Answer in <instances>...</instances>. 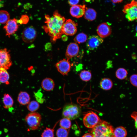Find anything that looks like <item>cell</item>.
I'll use <instances>...</instances> for the list:
<instances>
[{
  "instance_id": "cell-1",
  "label": "cell",
  "mask_w": 137,
  "mask_h": 137,
  "mask_svg": "<svg viewBox=\"0 0 137 137\" xmlns=\"http://www.w3.org/2000/svg\"><path fill=\"white\" fill-rule=\"evenodd\" d=\"M45 18L46 25L43 28L50 37L52 42H55L57 39L61 38L63 34L62 27L65 19L57 10L54 12L53 16L50 17L46 15Z\"/></svg>"
},
{
  "instance_id": "cell-2",
  "label": "cell",
  "mask_w": 137,
  "mask_h": 137,
  "mask_svg": "<svg viewBox=\"0 0 137 137\" xmlns=\"http://www.w3.org/2000/svg\"><path fill=\"white\" fill-rule=\"evenodd\" d=\"M113 126L107 122L101 121L91 128L90 132L93 137H115Z\"/></svg>"
},
{
  "instance_id": "cell-3",
  "label": "cell",
  "mask_w": 137,
  "mask_h": 137,
  "mask_svg": "<svg viewBox=\"0 0 137 137\" xmlns=\"http://www.w3.org/2000/svg\"><path fill=\"white\" fill-rule=\"evenodd\" d=\"M81 109L79 106L72 104H69L64 107L62 112L63 118H67L70 120L76 119L80 115Z\"/></svg>"
},
{
  "instance_id": "cell-4",
  "label": "cell",
  "mask_w": 137,
  "mask_h": 137,
  "mask_svg": "<svg viewBox=\"0 0 137 137\" xmlns=\"http://www.w3.org/2000/svg\"><path fill=\"white\" fill-rule=\"evenodd\" d=\"M41 119V115L35 112L28 113L25 117V120L30 129L34 130L38 128Z\"/></svg>"
},
{
  "instance_id": "cell-5",
  "label": "cell",
  "mask_w": 137,
  "mask_h": 137,
  "mask_svg": "<svg viewBox=\"0 0 137 137\" xmlns=\"http://www.w3.org/2000/svg\"><path fill=\"white\" fill-rule=\"evenodd\" d=\"M123 11L125 14V17L128 21L137 20V1L132 0L130 3L126 5Z\"/></svg>"
},
{
  "instance_id": "cell-6",
  "label": "cell",
  "mask_w": 137,
  "mask_h": 137,
  "mask_svg": "<svg viewBox=\"0 0 137 137\" xmlns=\"http://www.w3.org/2000/svg\"><path fill=\"white\" fill-rule=\"evenodd\" d=\"M101 120L98 115L92 111H89L84 115L83 123L86 127L92 128L97 125Z\"/></svg>"
},
{
  "instance_id": "cell-7",
  "label": "cell",
  "mask_w": 137,
  "mask_h": 137,
  "mask_svg": "<svg viewBox=\"0 0 137 137\" xmlns=\"http://www.w3.org/2000/svg\"><path fill=\"white\" fill-rule=\"evenodd\" d=\"M12 63L9 52L6 48L0 49V68L8 69Z\"/></svg>"
},
{
  "instance_id": "cell-8",
  "label": "cell",
  "mask_w": 137,
  "mask_h": 137,
  "mask_svg": "<svg viewBox=\"0 0 137 137\" xmlns=\"http://www.w3.org/2000/svg\"><path fill=\"white\" fill-rule=\"evenodd\" d=\"M77 24L72 20H67L62 26V30L63 34L68 36L74 35L77 31Z\"/></svg>"
},
{
  "instance_id": "cell-9",
  "label": "cell",
  "mask_w": 137,
  "mask_h": 137,
  "mask_svg": "<svg viewBox=\"0 0 137 137\" xmlns=\"http://www.w3.org/2000/svg\"><path fill=\"white\" fill-rule=\"evenodd\" d=\"M36 36V31L35 28L31 26L25 28L22 34L23 40L24 42L28 43L33 42Z\"/></svg>"
},
{
  "instance_id": "cell-10",
  "label": "cell",
  "mask_w": 137,
  "mask_h": 137,
  "mask_svg": "<svg viewBox=\"0 0 137 137\" xmlns=\"http://www.w3.org/2000/svg\"><path fill=\"white\" fill-rule=\"evenodd\" d=\"M17 20L15 18L9 20L3 27L6 32V36L9 38L10 35L15 33L18 28L19 25Z\"/></svg>"
},
{
  "instance_id": "cell-11",
  "label": "cell",
  "mask_w": 137,
  "mask_h": 137,
  "mask_svg": "<svg viewBox=\"0 0 137 137\" xmlns=\"http://www.w3.org/2000/svg\"><path fill=\"white\" fill-rule=\"evenodd\" d=\"M104 41L103 38L99 36L92 35L88 39L86 46L89 50H92L97 48Z\"/></svg>"
},
{
  "instance_id": "cell-12",
  "label": "cell",
  "mask_w": 137,
  "mask_h": 137,
  "mask_svg": "<svg viewBox=\"0 0 137 137\" xmlns=\"http://www.w3.org/2000/svg\"><path fill=\"white\" fill-rule=\"evenodd\" d=\"M58 71L63 75H67L70 71L71 65L69 60L63 59L60 61L56 64Z\"/></svg>"
},
{
  "instance_id": "cell-13",
  "label": "cell",
  "mask_w": 137,
  "mask_h": 137,
  "mask_svg": "<svg viewBox=\"0 0 137 137\" xmlns=\"http://www.w3.org/2000/svg\"><path fill=\"white\" fill-rule=\"evenodd\" d=\"M87 8L85 5H76L71 6L70 12L73 17L79 18L84 15Z\"/></svg>"
},
{
  "instance_id": "cell-14",
  "label": "cell",
  "mask_w": 137,
  "mask_h": 137,
  "mask_svg": "<svg viewBox=\"0 0 137 137\" xmlns=\"http://www.w3.org/2000/svg\"><path fill=\"white\" fill-rule=\"evenodd\" d=\"M97 32L99 37L102 38H105L111 34V28L107 23H103L98 26L97 29Z\"/></svg>"
},
{
  "instance_id": "cell-15",
  "label": "cell",
  "mask_w": 137,
  "mask_h": 137,
  "mask_svg": "<svg viewBox=\"0 0 137 137\" xmlns=\"http://www.w3.org/2000/svg\"><path fill=\"white\" fill-rule=\"evenodd\" d=\"M79 50V47L77 43H70L67 47L65 53V56L67 59L69 60L77 56Z\"/></svg>"
},
{
  "instance_id": "cell-16",
  "label": "cell",
  "mask_w": 137,
  "mask_h": 137,
  "mask_svg": "<svg viewBox=\"0 0 137 137\" xmlns=\"http://www.w3.org/2000/svg\"><path fill=\"white\" fill-rule=\"evenodd\" d=\"M55 85L54 82L52 79L47 78L42 81L41 85L44 90L47 91H50L53 89Z\"/></svg>"
},
{
  "instance_id": "cell-17",
  "label": "cell",
  "mask_w": 137,
  "mask_h": 137,
  "mask_svg": "<svg viewBox=\"0 0 137 137\" xmlns=\"http://www.w3.org/2000/svg\"><path fill=\"white\" fill-rule=\"evenodd\" d=\"M30 97L29 94L25 91H21L19 93L17 100L21 105H25L30 102Z\"/></svg>"
},
{
  "instance_id": "cell-18",
  "label": "cell",
  "mask_w": 137,
  "mask_h": 137,
  "mask_svg": "<svg viewBox=\"0 0 137 137\" xmlns=\"http://www.w3.org/2000/svg\"><path fill=\"white\" fill-rule=\"evenodd\" d=\"M2 101L5 108L9 109L12 107L14 103L13 100L11 96L8 94H4Z\"/></svg>"
},
{
  "instance_id": "cell-19",
  "label": "cell",
  "mask_w": 137,
  "mask_h": 137,
  "mask_svg": "<svg viewBox=\"0 0 137 137\" xmlns=\"http://www.w3.org/2000/svg\"><path fill=\"white\" fill-rule=\"evenodd\" d=\"M113 83L112 81L109 78H104L100 81V86L101 88L105 90H108L112 87Z\"/></svg>"
},
{
  "instance_id": "cell-20",
  "label": "cell",
  "mask_w": 137,
  "mask_h": 137,
  "mask_svg": "<svg viewBox=\"0 0 137 137\" xmlns=\"http://www.w3.org/2000/svg\"><path fill=\"white\" fill-rule=\"evenodd\" d=\"M96 15L97 13L95 10L91 8H87L84 14V17L85 19L91 21L96 19Z\"/></svg>"
},
{
  "instance_id": "cell-21",
  "label": "cell",
  "mask_w": 137,
  "mask_h": 137,
  "mask_svg": "<svg viewBox=\"0 0 137 137\" xmlns=\"http://www.w3.org/2000/svg\"><path fill=\"white\" fill-rule=\"evenodd\" d=\"M114 134L115 137H126L127 132L124 127L119 126L114 129Z\"/></svg>"
},
{
  "instance_id": "cell-22",
  "label": "cell",
  "mask_w": 137,
  "mask_h": 137,
  "mask_svg": "<svg viewBox=\"0 0 137 137\" xmlns=\"http://www.w3.org/2000/svg\"><path fill=\"white\" fill-rule=\"evenodd\" d=\"M9 75L7 70L0 68V82L3 83H8Z\"/></svg>"
},
{
  "instance_id": "cell-23",
  "label": "cell",
  "mask_w": 137,
  "mask_h": 137,
  "mask_svg": "<svg viewBox=\"0 0 137 137\" xmlns=\"http://www.w3.org/2000/svg\"><path fill=\"white\" fill-rule=\"evenodd\" d=\"M59 122H57L52 128L46 127L42 133L41 137H54V128Z\"/></svg>"
},
{
  "instance_id": "cell-24",
  "label": "cell",
  "mask_w": 137,
  "mask_h": 137,
  "mask_svg": "<svg viewBox=\"0 0 137 137\" xmlns=\"http://www.w3.org/2000/svg\"><path fill=\"white\" fill-rule=\"evenodd\" d=\"M128 73L127 70L124 68H120L118 69L116 72V77L120 80H123L127 77Z\"/></svg>"
},
{
  "instance_id": "cell-25",
  "label": "cell",
  "mask_w": 137,
  "mask_h": 137,
  "mask_svg": "<svg viewBox=\"0 0 137 137\" xmlns=\"http://www.w3.org/2000/svg\"><path fill=\"white\" fill-rule=\"evenodd\" d=\"M9 20L10 15L7 11L0 10V23L6 24Z\"/></svg>"
},
{
  "instance_id": "cell-26",
  "label": "cell",
  "mask_w": 137,
  "mask_h": 137,
  "mask_svg": "<svg viewBox=\"0 0 137 137\" xmlns=\"http://www.w3.org/2000/svg\"><path fill=\"white\" fill-rule=\"evenodd\" d=\"M91 72L88 70H84L82 71L79 74V77L81 79L84 81L90 80L92 78Z\"/></svg>"
},
{
  "instance_id": "cell-27",
  "label": "cell",
  "mask_w": 137,
  "mask_h": 137,
  "mask_svg": "<svg viewBox=\"0 0 137 137\" xmlns=\"http://www.w3.org/2000/svg\"><path fill=\"white\" fill-rule=\"evenodd\" d=\"M87 35L81 32L76 36L74 39V41L76 43L80 44L85 42L87 40Z\"/></svg>"
},
{
  "instance_id": "cell-28",
  "label": "cell",
  "mask_w": 137,
  "mask_h": 137,
  "mask_svg": "<svg viewBox=\"0 0 137 137\" xmlns=\"http://www.w3.org/2000/svg\"><path fill=\"white\" fill-rule=\"evenodd\" d=\"M59 121V125L61 127L67 129L71 127V122L70 119L63 118Z\"/></svg>"
},
{
  "instance_id": "cell-29",
  "label": "cell",
  "mask_w": 137,
  "mask_h": 137,
  "mask_svg": "<svg viewBox=\"0 0 137 137\" xmlns=\"http://www.w3.org/2000/svg\"><path fill=\"white\" fill-rule=\"evenodd\" d=\"M40 105L36 101L33 100L29 102L27 106L28 110L31 112H35L39 108Z\"/></svg>"
},
{
  "instance_id": "cell-30",
  "label": "cell",
  "mask_w": 137,
  "mask_h": 137,
  "mask_svg": "<svg viewBox=\"0 0 137 137\" xmlns=\"http://www.w3.org/2000/svg\"><path fill=\"white\" fill-rule=\"evenodd\" d=\"M69 132L67 129L61 127L57 130L56 134L57 137H67Z\"/></svg>"
},
{
  "instance_id": "cell-31",
  "label": "cell",
  "mask_w": 137,
  "mask_h": 137,
  "mask_svg": "<svg viewBox=\"0 0 137 137\" xmlns=\"http://www.w3.org/2000/svg\"><path fill=\"white\" fill-rule=\"evenodd\" d=\"M29 20L28 16L26 15H22L20 19L17 20L18 24H27Z\"/></svg>"
},
{
  "instance_id": "cell-32",
  "label": "cell",
  "mask_w": 137,
  "mask_h": 137,
  "mask_svg": "<svg viewBox=\"0 0 137 137\" xmlns=\"http://www.w3.org/2000/svg\"><path fill=\"white\" fill-rule=\"evenodd\" d=\"M129 80L130 83L133 86L137 87V74H134L130 77Z\"/></svg>"
},
{
  "instance_id": "cell-33",
  "label": "cell",
  "mask_w": 137,
  "mask_h": 137,
  "mask_svg": "<svg viewBox=\"0 0 137 137\" xmlns=\"http://www.w3.org/2000/svg\"><path fill=\"white\" fill-rule=\"evenodd\" d=\"M131 116L135 121V126L137 129V112L134 111L133 112Z\"/></svg>"
},
{
  "instance_id": "cell-34",
  "label": "cell",
  "mask_w": 137,
  "mask_h": 137,
  "mask_svg": "<svg viewBox=\"0 0 137 137\" xmlns=\"http://www.w3.org/2000/svg\"><path fill=\"white\" fill-rule=\"evenodd\" d=\"M79 1V0H68V4L72 6L77 5Z\"/></svg>"
},
{
  "instance_id": "cell-35",
  "label": "cell",
  "mask_w": 137,
  "mask_h": 137,
  "mask_svg": "<svg viewBox=\"0 0 137 137\" xmlns=\"http://www.w3.org/2000/svg\"><path fill=\"white\" fill-rule=\"evenodd\" d=\"M51 44L50 43H48L45 45V48L47 50H49L51 49Z\"/></svg>"
},
{
  "instance_id": "cell-36",
  "label": "cell",
  "mask_w": 137,
  "mask_h": 137,
  "mask_svg": "<svg viewBox=\"0 0 137 137\" xmlns=\"http://www.w3.org/2000/svg\"><path fill=\"white\" fill-rule=\"evenodd\" d=\"M82 137H93V136L91 133H87L85 134Z\"/></svg>"
},
{
  "instance_id": "cell-37",
  "label": "cell",
  "mask_w": 137,
  "mask_h": 137,
  "mask_svg": "<svg viewBox=\"0 0 137 137\" xmlns=\"http://www.w3.org/2000/svg\"><path fill=\"white\" fill-rule=\"evenodd\" d=\"M113 3H121L123 0H111Z\"/></svg>"
},
{
  "instance_id": "cell-38",
  "label": "cell",
  "mask_w": 137,
  "mask_h": 137,
  "mask_svg": "<svg viewBox=\"0 0 137 137\" xmlns=\"http://www.w3.org/2000/svg\"><path fill=\"white\" fill-rule=\"evenodd\" d=\"M61 37L62 38V40H63V41H66L67 40V36H66L65 35L62 36Z\"/></svg>"
},
{
  "instance_id": "cell-39",
  "label": "cell",
  "mask_w": 137,
  "mask_h": 137,
  "mask_svg": "<svg viewBox=\"0 0 137 137\" xmlns=\"http://www.w3.org/2000/svg\"><path fill=\"white\" fill-rule=\"evenodd\" d=\"M136 32H137V26L136 27Z\"/></svg>"
},
{
  "instance_id": "cell-40",
  "label": "cell",
  "mask_w": 137,
  "mask_h": 137,
  "mask_svg": "<svg viewBox=\"0 0 137 137\" xmlns=\"http://www.w3.org/2000/svg\"><path fill=\"white\" fill-rule=\"evenodd\" d=\"M134 0V1H137V0Z\"/></svg>"
},
{
  "instance_id": "cell-41",
  "label": "cell",
  "mask_w": 137,
  "mask_h": 137,
  "mask_svg": "<svg viewBox=\"0 0 137 137\" xmlns=\"http://www.w3.org/2000/svg\"><path fill=\"white\" fill-rule=\"evenodd\" d=\"M2 0H0V1H1Z\"/></svg>"
}]
</instances>
